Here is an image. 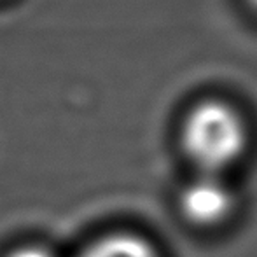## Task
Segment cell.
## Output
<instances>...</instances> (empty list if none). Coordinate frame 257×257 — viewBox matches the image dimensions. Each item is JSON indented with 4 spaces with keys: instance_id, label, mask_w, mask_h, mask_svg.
<instances>
[{
    "instance_id": "cell-1",
    "label": "cell",
    "mask_w": 257,
    "mask_h": 257,
    "mask_svg": "<svg viewBox=\"0 0 257 257\" xmlns=\"http://www.w3.org/2000/svg\"><path fill=\"white\" fill-rule=\"evenodd\" d=\"M248 142L245 119L226 100L194 103L180 126V146L200 173L219 175L243 156Z\"/></svg>"
},
{
    "instance_id": "cell-2",
    "label": "cell",
    "mask_w": 257,
    "mask_h": 257,
    "mask_svg": "<svg viewBox=\"0 0 257 257\" xmlns=\"http://www.w3.org/2000/svg\"><path fill=\"white\" fill-rule=\"evenodd\" d=\"M180 212L194 226H217L233 212V193L219 175L200 173L180 194Z\"/></svg>"
},
{
    "instance_id": "cell-3",
    "label": "cell",
    "mask_w": 257,
    "mask_h": 257,
    "mask_svg": "<svg viewBox=\"0 0 257 257\" xmlns=\"http://www.w3.org/2000/svg\"><path fill=\"white\" fill-rule=\"evenodd\" d=\"M77 257H159V254L142 234L114 231L88 243Z\"/></svg>"
},
{
    "instance_id": "cell-4",
    "label": "cell",
    "mask_w": 257,
    "mask_h": 257,
    "mask_svg": "<svg viewBox=\"0 0 257 257\" xmlns=\"http://www.w3.org/2000/svg\"><path fill=\"white\" fill-rule=\"evenodd\" d=\"M6 257H56L51 250L41 245H23L11 250Z\"/></svg>"
},
{
    "instance_id": "cell-5",
    "label": "cell",
    "mask_w": 257,
    "mask_h": 257,
    "mask_svg": "<svg viewBox=\"0 0 257 257\" xmlns=\"http://www.w3.org/2000/svg\"><path fill=\"white\" fill-rule=\"evenodd\" d=\"M248 4H250L252 7H255V9H257V0H248Z\"/></svg>"
}]
</instances>
